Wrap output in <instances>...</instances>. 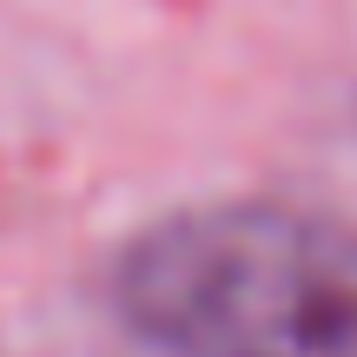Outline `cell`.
Returning <instances> with one entry per match:
<instances>
[{"mask_svg": "<svg viewBox=\"0 0 357 357\" xmlns=\"http://www.w3.org/2000/svg\"><path fill=\"white\" fill-rule=\"evenodd\" d=\"M119 305L178 357H357V231L291 205H205L153 225Z\"/></svg>", "mask_w": 357, "mask_h": 357, "instance_id": "1", "label": "cell"}]
</instances>
